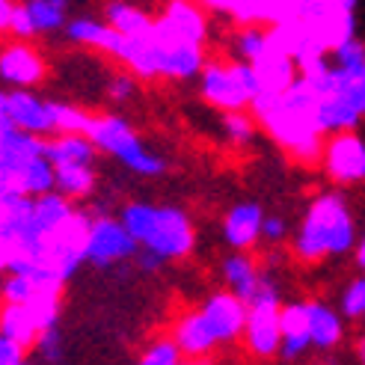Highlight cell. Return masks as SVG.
<instances>
[{
    "instance_id": "6da1fadb",
    "label": "cell",
    "mask_w": 365,
    "mask_h": 365,
    "mask_svg": "<svg viewBox=\"0 0 365 365\" xmlns=\"http://www.w3.org/2000/svg\"><path fill=\"white\" fill-rule=\"evenodd\" d=\"M321 96L306 78L294 81L282 93H267L252 101L255 116L285 149L300 160H315L321 155Z\"/></svg>"
},
{
    "instance_id": "7a4b0ae2",
    "label": "cell",
    "mask_w": 365,
    "mask_h": 365,
    "mask_svg": "<svg viewBox=\"0 0 365 365\" xmlns=\"http://www.w3.org/2000/svg\"><path fill=\"white\" fill-rule=\"evenodd\" d=\"M354 247V220L339 193L318 196L297 232L294 252L303 262H318L324 255H341Z\"/></svg>"
},
{
    "instance_id": "3957f363",
    "label": "cell",
    "mask_w": 365,
    "mask_h": 365,
    "mask_svg": "<svg viewBox=\"0 0 365 365\" xmlns=\"http://www.w3.org/2000/svg\"><path fill=\"white\" fill-rule=\"evenodd\" d=\"M86 134L98 145V152L113 155L131 173H137V175H160L163 173V160L143 149L140 137L131 131V125L122 116H96Z\"/></svg>"
},
{
    "instance_id": "277c9868",
    "label": "cell",
    "mask_w": 365,
    "mask_h": 365,
    "mask_svg": "<svg viewBox=\"0 0 365 365\" xmlns=\"http://www.w3.org/2000/svg\"><path fill=\"white\" fill-rule=\"evenodd\" d=\"M140 252V244L128 226L113 217H93V226H89V238H86V262L96 267H107L125 259H134Z\"/></svg>"
},
{
    "instance_id": "5b68a950",
    "label": "cell",
    "mask_w": 365,
    "mask_h": 365,
    "mask_svg": "<svg viewBox=\"0 0 365 365\" xmlns=\"http://www.w3.org/2000/svg\"><path fill=\"white\" fill-rule=\"evenodd\" d=\"M0 116H6L18 128L33 131V134H42V137L60 131L57 119H53V104L42 101L39 96H33L27 86H15V89H9V93L0 96Z\"/></svg>"
},
{
    "instance_id": "8992f818",
    "label": "cell",
    "mask_w": 365,
    "mask_h": 365,
    "mask_svg": "<svg viewBox=\"0 0 365 365\" xmlns=\"http://www.w3.org/2000/svg\"><path fill=\"white\" fill-rule=\"evenodd\" d=\"M143 247L160 252L163 259H181V255H187L193 247V226L187 220V214L178 208H158L155 223L149 235H145Z\"/></svg>"
},
{
    "instance_id": "52a82bcc",
    "label": "cell",
    "mask_w": 365,
    "mask_h": 365,
    "mask_svg": "<svg viewBox=\"0 0 365 365\" xmlns=\"http://www.w3.org/2000/svg\"><path fill=\"white\" fill-rule=\"evenodd\" d=\"M324 167L336 185L365 181V143L354 131H339L324 152Z\"/></svg>"
},
{
    "instance_id": "ba28073f",
    "label": "cell",
    "mask_w": 365,
    "mask_h": 365,
    "mask_svg": "<svg viewBox=\"0 0 365 365\" xmlns=\"http://www.w3.org/2000/svg\"><path fill=\"white\" fill-rule=\"evenodd\" d=\"M155 36L167 42H199L205 39V18L199 12V6H193L190 0H170L167 12H163L155 27Z\"/></svg>"
},
{
    "instance_id": "9c48e42d",
    "label": "cell",
    "mask_w": 365,
    "mask_h": 365,
    "mask_svg": "<svg viewBox=\"0 0 365 365\" xmlns=\"http://www.w3.org/2000/svg\"><path fill=\"white\" fill-rule=\"evenodd\" d=\"M202 96L220 110H241V107L252 104L247 89L238 78L235 66H220V63H205L202 68Z\"/></svg>"
},
{
    "instance_id": "30bf717a",
    "label": "cell",
    "mask_w": 365,
    "mask_h": 365,
    "mask_svg": "<svg viewBox=\"0 0 365 365\" xmlns=\"http://www.w3.org/2000/svg\"><path fill=\"white\" fill-rule=\"evenodd\" d=\"M202 315L208 318L211 330L217 333L220 341H232L247 330V318H250V303L244 297H238L235 291L229 294H211L202 306Z\"/></svg>"
},
{
    "instance_id": "8fae6325",
    "label": "cell",
    "mask_w": 365,
    "mask_h": 365,
    "mask_svg": "<svg viewBox=\"0 0 365 365\" xmlns=\"http://www.w3.org/2000/svg\"><path fill=\"white\" fill-rule=\"evenodd\" d=\"M45 143L42 134H33L18 128L12 119L0 116V173H9L30 163L33 158L45 155Z\"/></svg>"
},
{
    "instance_id": "7c38bea8",
    "label": "cell",
    "mask_w": 365,
    "mask_h": 365,
    "mask_svg": "<svg viewBox=\"0 0 365 365\" xmlns=\"http://www.w3.org/2000/svg\"><path fill=\"white\" fill-rule=\"evenodd\" d=\"M0 190H12V193H27V196H42L57 190V167L42 155L33 158L30 163L9 173H0Z\"/></svg>"
},
{
    "instance_id": "4fadbf2b",
    "label": "cell",
    "mask_w": 365,
    "mask_h": 365,
    "mask_svg": "<svg viewBox=\"0 0 365 365\" xmlns=\"http://www.w3.org/2000/svg\"><path fill=\"white\" fill-rule=\"evenodd\" d=\"M66 36L78 45L101 48V51L113 53V57H119V60H125V53H128V36L122 30H116L110 21L101 24V21H96V18H75V21L66 24Z\"/></svg>"
},
{
    "instance_id": "5bb4252c",
    "label": "cell",
    "mask_w": 365,
    "mask_h": 365,
    "mask_svg": "<svg viewBox=\"0 0 365 365\" xmlns=\"http://www.w3.org/2000/svg\"><path fill=\"white\" fill-rule=\"evenodd\" d=\"M282 321V348L279 356L282 359H297L303 356L309 348H315L312 341V318H309V303H291L279 312Z\"/></svg>"
},
{
    "instance_id": "9a60e30c",
    "label": "cell",
    "mask_w": 365,
    "mask_h": 365,
    "mask_svg": "<svg viewBox=\"0 0 365 365\" xmlns=\"http://www.w3.org/2000/svg\"><path fill=\"white\" fill-rule=\"evenodd\" d=\"M42 75H45V66L30 45L18 42L0 53V78L9 86H33L42 81Z\"/></svg>"
},
{
    "instance_id": "2e32d148",
    "label": "cell",
    "mask_w": 365,
    "mask_h": 365,
    "mask_svg": "<svg viewBox=\"0 0 365 365\" xmlns=\"http://www.w3.org/2000/svg\"><path fill=\"white\" fill-rule=\"evenodd\" d=\"M264 211L262 205L255 202H241L235 205L226 214V223H223V235H226V244L235 250H247L255 241L262 238V226H264Z\"/></svg>"
},
{
    "instance_id": "e0dca14e",
    "label": "cell",
    "mask_w": 365,
    "mask_h": 365,
    "mask_svg": "<svg viewBox=\"0 0 365 365\" xmlns=\"http://www.w3.org/2000/svg\"><path fill=\"white\" fill-rule=\"evenodd\" d=\"M98 145L89 140V134L60 131V137H51L45 143V158L53 167H68V163H89L93 167Z\"/></svg>"
},
{
    "instance_id": "ac0fdd59",
    "label": "cell",
    "mask_w": 365,
    "mask_h": 365,
    "mask_svg": "<svg viewBox=\"0 0 365 365\" xmlns=\"http://www.w3.org/2000/svg\"><path fill=\"white\" fill-rule=\"evenodd\" d=\"M255 71H259V81H262V96L267 93H282L294 83V68H297V60L291 53L279 51V48H267L259 60H252Z\"/></svg>"
},
{
    "instance_id": "d6986e66",
    "label": "cell",
    "mask_w": 365,
    "mask_h": 365,
    "mask_svg": "<svg viewBox=\"0 0 365 365\" xmlns=\"http://www.w3.org/2000/svg\"><path fill=\"white\" fill-rule=\"evenodd\" d=\"M175 341L181 344V351L190 354V356H205L214 351V344L220 341L217 339V333L211 330V324L202 312H196V315H187V318H181L178 327H175Z\"/></svg>"
},
{
    "instance_id": "ffe728a7",
    "label": "cell",
    "mask_w": 365,
    "mask_h": 365,
    "mask_svg": "<svg viewBox=\"0 0 365 365\" xmlns=\"http://www.w3.org/2000/svg\"><path fill=\"white\" fill-rule=\"evenodd\" d=\"M309 318H312V341L318 351H333L341 341V318L324 303H309Z\"/></svg>"
},
{
    "instance_id": "44dd1931",
    "label": "cell",
    "mask_w": 365,
    "mask_h": 365,
    "mask_svg": "<svg viewBox=\"0 0 365 365\" xmlns=\"http://www.w3.org/2000/svg\"><path fill=\"white\" fill-rule=\"evenodd\" d=\"M107 21H110L116 30H122L125 36H145V33H152L155 21L149 15H145L143 9L131 6L128 0H110L107 4Z\"/></svg>"
},
{
    "instance_id": "7402d4cb",
    "label": "cell",
    "mask_w": 365,
    "mask_h": 365,
    "mask_svg": "<svg viewBox=\"0 0 365 365\" xmlns=\"http://www.w3.org/2000/svg\"><path fill=\"white\" fill-rule=\"evenodd\" d=\"M362 113H356L348 101H341L336 96H324L318 107V119L324 134H339V131H354Z\"/></svg>"
},
{
    "instance_id": "603a6c76",
    "label": "cell",
    "mask_w": 365,
    "mask_h": 365,
    "mask_svg": "<svg viewBox=\"0 0 365 365\" xmlns=\"http://www.w3.org/2000/svg\"><path fill=\"white\" fill-rule=\"evenodd\" d=\"M223 277L232 285L235 294L250 303V297L255 294V288H259L262 273L252 267V262L247 259V255H232V259H226V264H223Z\"/></svg>"
},
{
    "instance_id": "cb8c5ba5",
    "label": "cell",
    "mask_w": 365,
    "mask_h": 365,
    "mask_svg": "<svg viewBox=\"0 0 365 365\" xmlns=\"http://www.w3.org/2000/svg\"><path fill=\"white\" fill-rule=\"evenodd\" d=\"M96 185V173L89 163H68V167H57V190L66 193L68 199L86 196Z\"/></svg>"
},
{
    "instance_id": "d4e9b609",
    "label": "cell",
    "mask_w": 365,
    "mask_h": 365,
    "mask_svg": "<svg viewBox=\"0 0 365 365\" xmlns=\"http://www.w3.org/2000/svg\"><path fill=\"white\" fill-rule=\"evenodd\" d=\"M27 12L36 24V33H51L66 24V9L57 6L53 0H27Z\"/></svg>"
},
{
    "instance_id": "484cf974",
    "label": "cell",
    "mask_w": 365,
    "mask_h": 365,
    "mask_svg": "<svg viewBox=\"0 0 365 365\" xmlns=\"http://www.w3.org/2000/svg\"><path fill=\"white\" fill-rule=\"evenodd\" d=\"M238 53H241V60H259L262 53L270 48V33L267 30H259V27H247L238 33Z\"/></svg>"
},
{
    "instance_id": "4316f807",
    "label": "cell",
    "mask_w": 365,
    "mask_h": 365,
    "mask_svg": "<svg viewBox=\"0 0 365 365\" xmlns=\"http://www.w3.org/2000/svg\"><path fill=\"white\" fill-rule=\"evenodd\" d=\"M53 119H57L60 131H78V134H86L89 125H93V116H86L83 110L68 104H53Z\"/></svg>"
},
{
    "instance_id": "83f0119b",
    "label": "cell",
    "mask_w": 365,
    "mask_h": 365,
    "mask_svg": "<svg viewBox=\"0 0 365 365\" xmlns=\"http://www.w3.org/2000/svg\"><path fill=\"white\" fill-rule=\"evenodd\" d=\"M181 344L178 341H158L143 354V365H175L181 359Z\"/></svg>"
},
{
    "instance_id": "f1b7e54d",
    "label": "cell",
    "mask_w": 365,
    "mask_h": 365,
    "mask_svg": "<svg viewBox=\"0 0 365 365\" xmlns=\"http://www.w3.org/2000/svg\"><path fill=\"white\" fill-rule=\"evenodd\" d=\"M330 57L339 66H365V45L351 36V39H344L341 45H336L330 51Z\"/></svg>"
},
{
    "instance_id": "f546056e",
    "label": "cell",
    "mask_w": 365,
    "mask_h": 365,
    "mask_svg": "<svg viewBox=\"0 0 365 365\" xmlns=\"http://www.w3.org/2000/svg\"><path fill=\"white\" fill-rule=\"evenodd\" d=\"M226 134H229L232 143H238V145L250 143L252 140V119L238 113V110H229V116H226Z\"/></svg>"
},
{
    "instance_id": "4dcf8cb0",
    "label": "cell",
    "mask_w": 365,
    "mask_h": 365,
    "mask_svg": "<svg viewBox=\"0 0 365 365\" xmlns=\"http://www.w3.org/2000/svg\"><path fill=\"white\" fill-rule=\"evenodd\" d=\"M341 312L348 318H362L365 315V279H356L341 297Z\"/></svg>"
},
{
    "instance_id": "1f68e13d",
    "label": "cell",
    "mask_w": 365,
    "mask_h": 365,
    "mask_svg": "<svg viewBox=\"0 0 365 365\" xmlns=\"http://www.w3.org/2000/svg\"><path fill=\"white\" fill-rule=\"evenodd\" d=\"M36 351H39V356L48 359V362H60L63 359V341H60L57 327H51V330H45L39 336V341H36Z\"/></svg>"
},
{
    "instance_id": "d6a6232c",
    "label": "cell",
    "mask_w": 365,
    "mask_h": 365,
    "mask_svg": "<svg viewBox=\"0 0 365 365\" xmlns=\"http://www.w3.org/2000/svg\"><path fill=\"white\" fill-rule=\"evenodd\" d=\"M24 362V344L12 336H0V365H21Z\"/></svg>"
},
{
    "instance_id": "836d02e7",
    "label": "cell",
    "mask_w": 365,
    "mask_h": 365,
    "mask_svg": "<svg viewBox=\"0 0 365 365\" xmlns=\"http://www.w3.org/2000/svg\"><path fill=\"white\" fill-rule=\"evenodd\" d=\"M107 96H110L113 101H128L134 96V78L131 75H116L110 81V86H107Z\"/></svg>"
},
{
    "instance_id": "e575fe53",
    "label": "cell",
    "mask_w": 365,
    "mask_h": 365,
    "mask_svg": "<svg viewBox=\"0 0 365 365\" xmlns=\"http://www.w3.org/2000/svg\"><path fill=\"white\" fill-rule=\"evenodd\" d=\"M285 232H288V226H285V220L282 217H264V226H262V238H267L270 244H279L282 238H285Z\"/></svg>"
},
{
    "instance_id": "d590c367",
    "label": "cell",
    "mask_w": 365,
    "mask_h": 365,
    "mask_svg": "<svg viewBox=\"0 0 365 365\" xmlns=\"http://www.w3.org/2000/svg\"><path fill=\"white\" fill-rule=\"evenodd\" d=\"M356 264H359V267H365V238L356 244Z\"/></svg>"
},
{
    "instance_id": "8d00e7d4",
    "label": "cell",
    "mask_w": 365,
    "mask_h": 365,
    "mask_svg": "<svg viewBox=\"0 0 365 365\" xmlns=\"http://www.w3.org/2000/svg\"><path fill=\"white\" fill-rule=\"evenodd\" d=\"M359 359H362V362H365V336H362V339H359Z\"/></svg>"
},
{
    "instance_id": "74e56055",
    "label": "cell",
    "mask_w": 365,
    "mask_h": 365,
    "mask_svg": "<svg viewBox=\"0 0 365 365\" xmlns=\"http://www.w3.org/2000/svg\"><path fill=\"white\" fill-rule=\"evenodd\" d=\"M53 4H57V6H63V9H66V6H68V0H53Z\"/></svg>"
}]
</instances>
